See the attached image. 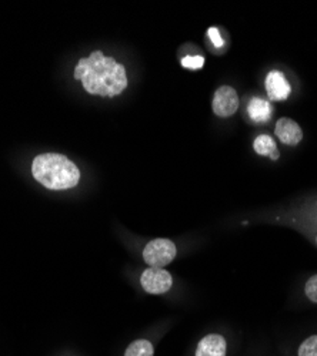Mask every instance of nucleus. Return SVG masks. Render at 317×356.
<instances>
[{"instance_id":"nucleus-1","label":"nucleus","mask_w":317,"mask_h":356,"mask_svg":"<svg viewBox=\"0 0 317 356\" xmlns=\"http://www.w3.org/2000/svg\"><path fill=\"white\" fill-rule=\"evenodd\" d=\"M75 79L82 80L84 90L102 97L119 96L127 87L125 66L113 57H106L100 50L80 58L75 69Z\"/></svg>"},{"instance_id":"nucleus-2","label":"nucleus","mask_w":317,"mask_h":356,"mask_svg":"<svg viewBox=\"0 0 317 356\" xmlns=\"http://www.w3.org/2000/svg\"><path fill=\"white\" fill-rule=\"evenodd\" d=\"M35 180L49 190H69L79 184L80 171L66 156L45 153L32 164Z\"/></svg>"},{"instance_id":"nucleus-3","label":"nucleus","mask_w":317,"mask_h":356,"mask_svg":"<svg viewBox=\"0 0 317 356\" xmlns=\"http://www.w3.org/2000/svg\"><path fill=\"white\" fill-rule=\"evenodd\" d=\"M176 254L178 250L175 243L166 238H156L146 244L145 250H143V259L149 266L163 268L176 258Z\"/></svg>"},{"instance_id":"nucleus-4","label":"nucleus","mask_w":317,"mask_h":356,"mask_svg":"<svg viewBox=\"0 0 317 356\" xmlns=\"http://www.w3.org/2000/svg\"><path fill=\"white\" fill-rule=\"evenodd\" d=\"M140 284L141 288L148 293L162 295L170 291L173 285V278L170 273H167L164 268H155V266H150V268L143 271L140 277Z\"/></svg>"},{"instance_id":"nucleus-5","label":"nucleus","mask_w":317,"mask_h":356,"mask_svg":"<svg viewBox=\"0 0 317 356\" xmlns=\"http://www.w3.org/2000/svg\"><path fill=\"white\" fill-rule=\"evenodd\" d=\"M212 108L217 117H222V118L232 117L239 108L238 92L230 86L219 87L213 96Z\"/></svg>"},{"instance_id":"nucleus-6","label":"nucleus","mask_w":317,"mask_h":356,"mask_svg":"<svg viewBox=\"0 0 317 356\" xmlns=\"http://www.w3.org/2000/svg\"><path fill=\"white\" fill-rule=\"evenodd\" d=\"M265 87H266L269 99L273 102L287 100L292 93V86L289 80H287V77L279 70H272L268 74Z\"/></svg>"},{"instance_id":"nucleus-7","label":"nucleus","mask_w":317,"mask_h":356,"mask_svg":"<svg viewBox=\"0 0 317 356\" xmlns=\"http://www.w3.org/2000/svg\"><path fill=\"white\" fill-rule=\"evenodd\" d=\"M275 134L286 145H297L303 140L302 127L289 117H281L275 126Z\"/></svg>"},{"instance_id":"nucleus-8","label":"nucleus","mask_w":317,"mask_h":356,"mask_svg":"<svg viewBox=\"0 0 317 356\" xmlns=\"http://www.w3.org/2000/svg\"><path fill=\"white\" fill-rule=\"evenodd\" d=\"M227 341L220 334H209L197 343L194 356H226Z\"/></svg>"},{"instance_id":"nucleus-9","label":"nucleus","mask_w":317,"mask_h":356,"mask_svg":"<svg viewBox=\"0 0 317 356\" xmlns=\"http://www.w3.org/2000/svg\"><path fill=\"white\" fill-rule=\"evenodd\" d=\"M247 113L254 123H268L273 114V108L268 100L253 97L247 104Z\"/></svg>"},{"instance_id":"nucleus-10","label":"nucleus","mask_w":317,"mask_h":356,"mask_svg":"<svg viewBox=\"0 0 317 356\" xmlns=\"http://www.w3.org/2000/svg\"><path fill=\"white\" fill-rule=\"evenodd\" d=\"M253 148L258 156H268L273 161L279 160V157H280V152L277 148V144L273 140V137H270L269 134L257 136L254 143H253Z\"/></svg>"},{"instance_id":"nucleus-11","label":"nucleus","mask_w":317,"mask_h":356,"mask_svg":"<svg viewBox=\"0 0 317 356\" xmlns=\"http://www.w3.org/2000/svg\"><path fill=\"white\" fill-rule=\"evenodd\" d=\"M125 356H155V348L148 339H136L127 346Z\"/></svg>"},{"instance_id":"nucleus-12","label":"nucleus","mask_w":317,"mask_h":356,"mask_svg":"<svg viewBox=\"0 0 317 356\" xmlns=\"http://www.w3.org/2000/svg\"><path fill=\"white\" fill-rule=\"evenodd\" d=\"M297 356H317V334L307 337L299 345Z\"/></svg>"},{"instance_id":"nucleus-13","label":"nucleus","mask_w":317,"mask_h":356,"mask_svg":"<svg viewBox=\"0 0 317 356\" xmlns=\"http://www.w3.org/2000/svg\"><path fill=\"white\" fill-rule=\"evenodd\" d=\"M304 293L307 296V300L313 304H317V274L311 275L306 285H304Z\"/></svg>"},{"instance_id":"nucleus-14","label":"nucleus","mask_w":317,"mask_h":356,"mask_svg":"<svg viewBox=\"0 0 317 356\" xmlns=\"http://www.w3.org/2000/svg\"><path fill=\"white\" fill-rule=\"evenodd\" d=\"M182 66L186 67V69H190V70H197V69H201L205 65V58L201 56H187V57H183L182 58Z\"/></svg>"},{"instance_id":"nucleus-15","label":"nucleus","mask_w":317,"mask_h":356,"mask_svg":"<svg viewBox=\"0 0 317 356\" xmlns=\"http://www.w3.org/2000/svg\"><path fill=\"white\" fill-rule=\"evenodd\" d=\"M208 35H209V38L212 39V42H213V44H215L216 47H222V46H223V40H222L220 33H219V31H217L216 27H210Z\"/></svg>"},{"instance_id":"nucleus-16","label":"nucleus","mask_w":317,"mask_h":356,"mask_svg":"<svg viewBox=\"0 0 317 356\" xmlns=\"http://www.w3.org/2000/svg\"><path fill=\"white\" fill-rule=\"evenodd\" d=\"M313 238H314V243H316V245H317V229L314 231V235H313Z\"/></svg>"},{"instance_id":"nucleus-17","label":"nucleus","mask_w":317,"mask_h":356,"mask_svg":"<svg viewBox=\"0 0 317 356\" xmlns=\"http://www.w3.org/2000/svg\"><path fill=\"white\" fill-rule=\"evenodd\" d=\"M314 222H316V225H317V214H316V218H314Z\"/></svg>"}]
</instances>
